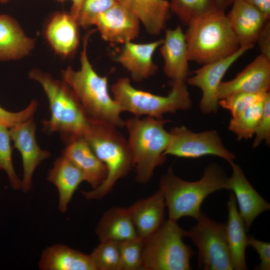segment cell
I'll list each match as a JSON object with an SVG mask.
<instances>
[{
  "instance_id": "cell-1",
  "label": "cell",
  "mask_w": 270,
  "mask_h": 270,
  "mask_svg": "<svg viewBox=\"0 0 270 270\" xmlns=\"http://www.w3.org/2000/svg\"><path fill=\"white\" fill-rule=\"evenodd\" d=\"M95 30H90L84 37L80 70L76 71L68 66L62 70V80L73 90L90 119L122 128L125 121L120 114L124 110L110 96L108 77L100 76L88 57V40Z\"/></svg>"
},
{
  "instance_id": "cell-2",
  "label": "cell",
  "mask_w": 270,
  "mask_h": 270,
  "mask_svg": "<svg viewBox=\"0 0 270 270\" xmlns=\"http://www.w3.org/2000/svg\"><path fill=\"white\" fill-rule=\"evenodd\" d=\"M228 178L224 170L216 164H211L204 170L202 178L195 182L184 180L174 174L172 167L160 181L168 219L176 221L184 216L197 219L202 211L203 201L210 194L225 188Z\"/></svg>"
},
{
  "instance_id": "cell-3",
  "label": "cell",
  "mask_w": 270,
  "mask_h": 270,
  "mask_svg": "<svg viewBox=\"0 0 270 270\" xmlns=\"http://www.w3.org/2000/svg\"><path fill=\"white\" fill-rule=\"evenodd\" d=\"M83 137L107 169L106 177L100 185L90 191L82 192L87 200H99L132 167L130 149L128 140L116 127L90 118Z\"/></svg>"
},
{
  "instance_id": "cell-4",
  "label": "cell",
  "mask_w": 270,
  "mask_h": 270,
  "mask_svg": "<svg viewBox=\"0 0 270 270\" xmlns=\"http://www.w3.org/2000/svg\"><path fill=\"white\" fill-rule=\"evenodd\" d=\"M184 35L189 60L201 64L228 57L240 48L224 10H215L192 22Z\"/></svg>"
},
{
  "instance_id": "cell-5",
  "label": "cell",
  "mask_w": 270,
  "mask_h": 270,
  "mask_svg": "<svg viewBox=\"0 0 270 270\" xmlns=\"http://www.w3.org/2000/svg\"><path fill=\"white\" fill-rule=\"evenodd\" d=\"M170 120L146 116H134L125 121L128 133V140L136 180L146 184L156 167L166 160L164 152L170 140V134L164 128Z\"/></svg>"
},
{
  "instance_id": "cell-6",
  "label": "cell",
  "mask_w": 270,
  "mask_h": 270,
  "mask_svg": "<svg viewBox=\"0 0 270 270\" xmlns=\"http://www.w3.org/2000/svg\"><path fill=\"white\" fill-rule=\"evenodd\" d=\"M29 77L41 84L48 98L50 117L42 121L46 133L59 132L65 138L83 136L90 118L72 88L64 81L38 70H31Z\"/></svg>"
},
{
  "instance_id": "cell-7",
  "label": "cell",
  "mask_w": 270,
  "mask_h": 270,
  "mask_svg": "<svg viewBox=\"0 0 270 270\" xmlns=\"http://www.w3.org/2000/svg\"><path fill=\"white\" fill-rule=\"evenodd\" d=\"M186 231L168 219L143 240L142 268L146 270H190L194 252L183 242Z\"/></svg>"
},
{
  "instance_id": "cell-8",
  "label": "cell",
  "mask_w": 270,
  "mask_h": 270,
  "mask_svg": "<svg viewBox=\"0 0 270 270\" xmlns=\"http://www.w3.org/2000/svg\"><path fill=\"white\" fill-rule=\"evenodd\" d=\"M172 87L166 96H160L137 90L128 78H121L112 86L113 98L135 116H150L162 118L166 113L187 110L192 106L186 82H170Z\"/></svg>"
},
{
  "instance_id": "cell-9",
  "label": "cell",
  "mask_w": 270,
  "mask_h": 270,
  "mask_svg": "<svg viewBox=\"0 0 270 270\" xmlns=\"http://www.w3.org/2000/svg\"><path fill=\"white\" fill-rule=\"evenodd\" d=\"M186 237L198 250V266L204 270H234L226 237L225 224L210 218L202 212Z\"/></svg>"
},
{
  "instance_id": "cell-10",
  "label": "cell",
  "mask_w": 270,
  "mask_h": 270,
  "mask_svg": "<svg viewBox=\"0 0 270 270\" xmlns=\"http://www.w3.org/2000/svg\"><path fill=\"white\" fill-rule=\"evenodd\" d=\"M170 144L164 155L180 158H198L212 155L221 158L229 162L235 155L226 149L215 130L194 132L184 126L170 129Z\"/></svg>"
},
{
  "instance_id": "cell-11",
  "label": "cell",
  "mask_w": 270,
  "mask_h": 270,
  "mask_svg": "<svg viewBox=\"0 0 270 270\" xmlns=\"http://www.w3.org/2000/svg\"><path fill=\"white\" fill-rule=\"evenodd\" d=\"M250 48L240 47L234 54L225 58L203 64L187 79L190 85L200 88L202 96L200 108L204 114L216 113L218 108V90L222 80L231 66Z\"/></svg>"
},
{
  "instance_id": "cell-12",
  "label": "cell",
  "mask_w": 270,
  "mask_h": 270,
  "mask_svg": "<svg viewBox=\"0 0 270 270\" xmlns=\"http://www.w3.org/2000/svg\"><path fill=\"white\" fill-rule=\"evenodd\" d=\"M36 124L33 118L18 124L9 130L14 147L20 152L22 161L24 175L22 180L23 192H28L37 166L50 156V152L42 149L36 138Z\"/></svg>"
},
{
  "instance_id": "cell-13",
  "label": "cell",
  "mask_w": 270,
  "mask_h": 270,
  "mask_svg": "<svg viewBox=\"0 0 270 270\" xmlns=\"http://www.w3.org/2000/svg\"><path fill=\"white\" fill-rule=\"evenodd\" d=\"M270 88V60L262 54L233 79L222 81L218 90V100L239 92L262 94Z\"/></svg>"
},
{
  "instance_id": "cell-14",
  "label": "cell",
  "mask_w": 270,
  "mask_h": 270,
  "mask_svg": "<svg viewBox=\"0 0 270 270\" xmlns=\"http://www.w3.org/2000/svg\"><path fill=\"white\" fill-rule=\"evenodd\" d=\"M140 22L135 16L116 3L98 14L93 24L104 40L124 44L138 36Z\"/></svg>"
},
{
  "instance_id": "cell-15",
  "label": "cell",
  "mask_w": 270,
  "mask_h": 270,
  "mask_svg": "<svg viewBox=\"0 0 270 270\" xmlns=\"http://www.w3.org/2000/svg\"><path fill=\"white\" fill-rule=\"evenodd\" d=\"M230 164L232 174L228 178L224 189L234 192L239 207L238 212L248 231L254 219L270 209V204L252 186L241 168L234 161Z\"/></svg>"
},
{
  "instance_id": "cell-16",
  "label": "cell",
  "mask_w": 270,
  "mask_h": 270,
  "mask_svg": "<svg viewBox=\"0 0 270 270\" xmlns=\"http://www.w3.org/2000/svg\"><path fill=\"white\" fill-rule=\"evenodd\" d=\"M226 18L240 47L251 48L268 19L258 8L245 0H234Z\"/></svg>"
},
{
  "instance_id": "cell-17",
  "label": "cell",
  "mask_w": 270,
  "mask_h": 270,
  "mask_svg": "<svg viewBox=\"0 0 270 270\" xmlns=\"http://www.w3.org/2000/svg\"><path fill=\"white\" fill-rule=\"evenodd\" d=\"M160 52L164 60V70L170 82H186L189 74L188 56L184 33L178 26L166 30Z\"/></svg>"
},
{
  "instance_id": "cell-18",
  "label": "cell",
  "mask_w": 270,
  "mask_h": 270,
  "mask_svg": "<svg viewBox=\"0 0 270 270\" xmlns=\"http://www.w3.org/2000/svg\"><path fill=\"white\" fill-rule=\"evenodd\" d=\"M65 140L66 144L62 156L82 172L84 181L93 189L98 187L106 177V165L94 154L83 136H70L65 138Z\"/></svg>"
},
{
  "instance_id": "cell-19",
  "label": "cell",
  "mask_w": 270,
  "mask_h": 270,
  "mask_svg": "<svg viewBox=\"0 0 270 270\" xmlns=\"http://www.w3.org/2000/svg\"><path fill=\"white\" fill-rule=\"evenodd\" d=\"M165 200L159 189L152 196L138 200L128 208L138 237L142 240L164 221Z\"/></svg>"
},
{
  "instance_id": "cell-20",
  "label": "cell",
  "mask_w": 270,
  "mask_h": 270,
  "mask_svg": "<svg viewBox=\"0 0 270 270\" xmlns=\"http://www.w3.org/2000/svg\"><path fill=\"white\" fill-rule=\"evenodd\" d=\"M163 41V39H160L147 44L127 42L124 44L116 60L130 72L134 80L138 82L146 79L157 70L158 67L152 60V56Z\"/></svg>"
},
{
  "instance_id": "cell-21",
  "label": "cell",
  "mask_w": 270,
  "mask_h": 270,
  "mask_svg": "<svg viewBox=\"0 0 270 270\" xmlns=\"http://www.w3.org/2000/svg\"><path fill=\"white\" fill-rule=\"evenodd\" d=\"M47 180L57 188L59 210L66 212L68 205L80 184L84 181L82 172L70 161L63 156L56 158L49 170Z\"/></svg>"
},
{
  "instance_id": "cell-22",
  "label": "cell",
  "mask_w": 270,
  "mask_h": 270,
  "mask_svg": "<svg viewBox=\"0 0 270 270\" xmlns=\"http://www.w3.org/2000/svg\"><path fill=\"white\" fill-rule=\"evenodd\" d=\"M135 16L152 35H158L164 28L170 14L166 0H116Z\"/></svg>"
},
{
  "instance_id": "cell-23",
  "label": "cell",
  "mask_w": 270,
  "mask_h": 270,
  "mask_svg": "<svg viewBox=\"0 0 270 270\" xmlns=\"http://www.w3.org/2000/svg\"><path fill=\"white\" fill-rule=\"evenodd\" d=\"M38 266L42 270H96L90 255L61 244L46 248Z\"/></svg>"
},
{
  "instance_id": "cell-24",
  "label": "cell",
  "mask_w": 270,
  "mask_h": 270,
  "mask_svg": "<svg viewBox=\"0 0 270 270\" xmlns=\"http://www.w3.org/2000/svg\"><path fill=\"white\" fill-rule=\"evenodd\" d=\"M228 220L226 233L234 270H246V249L248 246V236L244 222L241 217L233 193H231L227 204Z\"/></svg>"
},
{
  "instance_id": "cell-25",
  "label": "cell",
  "mask_w": 270,
  "mask_h": 270,
  "mask_svg": "<svg viewBox=\"0 0 270 270\" xmlns=\"http://www.w3.org/2000/svg\"><path fill=\"white\" fill-rule=\"evenodd\" d=\"M78 26L70 14L58 13L51 18L47 25L46 35L57 53L67 56L76 50L79 42Z\"/></svg>"
},
{
  "instance_id": "cell-26",
  "label": "cell",
  "mask_w": 270,
  "mask_h": 270,
  "mask_svg": "<svg viewBox=\"0 0 270 270\" xmlns=\"http://www.w3.org/2000/svg\"><path fill=\"white\" fill-rule=\"evenodd\" d=\"M100 240L118 242L138 238L128 208L114 206L104 212L96 229Z\"/></svg>"
},
{
  "instance_id": "cell-27",
  "label": "cell",
  "mask_w": 270,
  "mask_h": 270,
  "mask_svg": "<svg viewBox=\"0 0 270 270\" xmlns=\"http://www.w3.org/2000/svg\"><path fill=\"white\" fill-rule=\"evenodd\" d=\"M34 46V40L27 37L13 18L0 15V61L21 58Z\"/></svg>"
},
{
  "instance_id": "cell-28",
  "label": "cell",
  "mask_w": 270,
  "mask_h": 270,
  "mask_svg": "<svg viewBox=\"0 0 270 270\" xmlns=\"http://www.w3.org/2000/svg\"><path fill=\"white\" fill-rule=\"evenodd\" d=\"M264 100V98L231 118L228 130L238 136V140H247L254 134L263 113Z\"/></svg>"
},
{
  "instance_id": "cell-29",
  "label": "cell",
  "mask_w": 270,
  "mask_h": 270,
  "mask_svg": "<svg viewBox=\"0 0 270 270\" xmlns=\"http://www.w3.org/2000/svg\"><path fill=\"white\" fill-rule=\"evenodd\" d=\"M170 9L186 25L216 10L215 0H169Z\"/></svg>"
},
{
  "instance_id": "cell-30",
  "label": "cell",
  "mask_w": 270,
  "mask_h": 270,
  "mask_svg": "<svg viewBox=\"0 0 270 270\" xmlns=\"http://www.w3.org/2000/svg\"><path fill=\"white\" fill-rule=\"evenodd\" d=\"M90 256L96 270H121L118 242L101 241Z\"/></svg>"
},
{
  "instance_id": "cell-31",
  "label": "cell",
  "mask_w": 270,
  "mask_h": 270,
  "mask_svg": "<svg viewBox=\"0 0 270 270\" xmlns=\"http://www.w3.org/2000/svg\"><path fill=\"white\" fill-rule=\"evenodd\" d=\"M8 128L0 124V170L6 173L12 188L19 190L22 188V180L16 174L12 164L10 137Z\"/></svg>"
},
{
  "instance_id": "cell-32",
  "label": "cell",
  "mask_w": 270,
  "mask_h": 270,
  "mask_svg": "<svg viewBox=\"0 0 270 270\" xmlns=\"http://www.w3.org/2000/svg\"><path fill=\"white\" fill-rule=\"evenodd\" d=\"M142 246L139 238L119 242L121 270H142Z\"/></svg>"
},
{
  "instance_id": "cell-33",
  "label": "cell",
  "mask_w": 270,
  "mask_h": 270,
  "mask_svg": "<svg viewBox=\"0 0 270 270\" xmlns=\"http://www.w3.org/2000/svg\"><path fill=\"white\" fill-rule=\"evenodd\" d=\"M266 92L262 94L236 93L220 100L218 104L223 108L229 110L232 117H234L253 104L262 100Z\"/></svg>"
},
{
  "instance_id": "cell-34",
  "label": "cell",
  "mask_w": 270,
  "mask_h": 270,
  "mask_svg": "<svg viewBox=\"0 0 270 270\" xmlns=\"http://www.w3.org/2000/svg\"><path fill=\"white\" fill-rule=\"evenodd\" d=\"M116 3V0H85L77 18L78 25L84 28L92 25L98 14Z\"/></svg>"
},
{
  "instance_id": "cell-35",
  "label": "cell",
  "mask_w": 270,
  "mask_h": 270,
  "mask_svg": "<svg viewBox=\"0 0 270 270\" xmlns=\"http://www.w3.org/2000/svg\"><path fill=\"white\" fill-rule=\"evenodd\" d=\"M38 107V102L34 100L24 109L18 112H10L0 106V124L11 128L34 118Z\"/></svg>"
},
{
  "instance_id": "cell-36",
  "label": "cell",
  "mask_w": 270,
  "mask_h": 270,
  "mask_svg": "<svg viewBox=\"0 0 270 270\" xmlns=\"http://www.w3.org/2000/svg\"><path fill=\"white\" fill-rule=\"evenodd\" d=\"M256 138L252 147L256 148L263 140L266 144H270V93L266 92L264 100V110L260 122L256 129Z\"/></svg>"
},
{
  "instance_id": "cell-37",
  "label": "cell",
  "mask_w": 270,
  "mask_h": 270,
  "mask_svg": "<svg viewBox=\"0 0 270 270\" xmlns=\"http://www.w3.org/2000/svg\"><path fill=\"white\" fill-rule=\"evenodd\" d=\"M248 246H252L258 252L260 259L259 264L254 267V270H270V244L255 238L252 236L248 235Z\"/></svg>"
},
{
  "instance_id": "cell-38",
  "label": "cell",
  "mask_w": 270,
  "mask_h": 270,
  "mask_svg": "<svg viewBox=\"0 0 270 270\" xmlns=\"http://www.w3.org/2000/svg\"><path fill=\"white\" fill-rule=\"evenodd\" d=\"M256 44L262 54L270 60V20H268L260 30Z\"/></svg>"
},
{
  "instance_id": "cell-39",
  "label": "cell",
  "mask_w": 270,
  "mask_h": 270,
  "mask_svg": "<svg viewBox=\"0 0 270 270\" xmlns=\"http://www.w3.org/2000/svg\"><path fill=\"white\" fill-rule=\"evenodd\" d=\"M260 10L268 19H270V0H245Z\"/></svg>"
},
{
  "instance_id": "cell-40",
  "label": "cell",
  "mask_w": 270,
  "mask_h": 270,
  "mask_svg": "<svg viewBox=\"0 0 270 270\" xmlns=\"http://www.w3.org/2000/svg\"><path fill=\"white\" fill-rule=\"evenodd\" d=\"M85 0H72L70 14L76 20Z\"/></svg>"
},
{
  "instance_id": "cell-41",
  "label": "cell",
  "mask_w": 270,
  "mask_h": 270,
  "mask_svg": "<svg viewBox=\"0 0 270 270\" xmlns=\"http://www.w3.org/2000/svg\"><path fill=\"white\" fill-rule=\"evenodd\" d=\"M234 0H215L217 10L224 11L232 4Z\"/></svg>"
},
{
  "instance_id": "cell-42",
  "label": "cell",
  "mask_w": 270,
  "mask_h": 270,
  "mask_svg": "<svg viewBox=\"0 0 270 270\" xmlns=\"http://www.w3.org/2000/svg\"><path fill=\"white\" fill-rule=\"evenodd\" d=\"M8 0H0V1L1 2H6L8 1Z\"/></svg>"
},
{
  "instance_id": "cell-43",
  "label": "cell",
  "mask_w": 270,
  "mask_h": 270,
  "mask_svg": "<svg viewBox=\"0 0 270 270\" xmlns=\"http://www.w3.org/2000/svg\"><path fill=\"white\" fill-rule=\"evenodd\" d=\"M57 0L60 1V2H63V1H64V0Z\"/></svg>"
}]
</instances>
